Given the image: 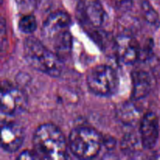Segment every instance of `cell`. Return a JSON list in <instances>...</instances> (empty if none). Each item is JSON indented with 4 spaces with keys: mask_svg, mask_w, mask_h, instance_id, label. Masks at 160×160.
<instances>
[{
    "mask_svg": "<svg viewBox=\"0 0 160 160\" xmlns=\"http://www.w3.org/2000/svg\"><path fill=\"white\" fill-rule=\"evenodd\" d=\"M37 20L31 14H25L19 20L18 27L20 31L24 34H31L37 29Z\"/></svg>",
    "mask_w": 160,
    "mask_h": 160,
    "instance_id": "4fadbf2b",
    "label": "cell"
},
{
    "mask_svg": "<svg viewBox=\"0 0 160 160\" xmlns=\"http://www.w3.org/2000/svg\"><path fill=\"white\" fill-rule=\"evenodd\" d=\"M76 12L80 22L92 28L102 27L106 17L100 0H78Z\"/></svg>",
    "mask_w": 160,
    "mask_h": 160,
    "instance_id": "8992f818",
    "label": "cell"
},
{
    "mask_svg": "<svg viewBox=\"0 0 160 160\" xmlns=\"http://www.w3.org/2000/svg\"><path fill=\"white\" fill-rule=\"evenodd\" d=\"M119 77L117 71L108 65H98L92 68L87 75L89 90L98 96H111L119 87Z\"/></svg>",
    "mask_w": 160,
    "mask_h": 160,
    "instance_id": "5b68a950",
    "label": "cell"
},
{
    "mask_svg": "<svg viewBox=\"0 0 160 160\" xmlns=\"http://www.w3.org/2000/svg\"><path fill=\"white\" fill-rule=\"evenodd\" d=\"M34 151L41 159H65L69 148L65 136L52 123H44L35 130L33 135Z\"/></svg>",
    "mask_w": 160,
    "mask_h": 160,
    "instance_id": "3957f363",
    "label": "cell"
},
{
    "mask_svg": "<svg viewBox=\"0 0 160 160\" xmlns=\"http://www.w3.org/2000/svg\"><path fill=\"white\" fill-rule=\"evenodd\" d=\"M70 26L71 18L62 11L50 14L42 25V36L45 45L62 60L68 56L72 48Z\"/></svg>",
    "mask_w": 160,
    "mask_h": 160,
    "instance_id": "6da1fadb",
    "label": "cell"
},
{
    "mask_svg": "<svg viewBox=\"0 0 160 160\" xmlns=\"http://www.w3.org/2000/svg\"><path fill=\"white\" fill-rule=\"evenodd\" d=\"M112 6L117 10L126 12L130 10L133 6V0H110Z\"/></svg>",
    "mask_w": 160,
    "mask_h": 160,
    "instance_id": "5bb4252c",
    "label": "cell"
},
{
    "mask_svg": "<svg viewBox=\"0 0 160 160\" xmlns=\"http://www.w3.org/2000/svg\"><path fill=\"white\" fill-rule=\"evenodd\" d=\"M23 56L28 65L48 76L57 78L63 69L62 59L45 44L34 37H28L23 42Z\"/></svg>",
    "mask_w": 160,
    "mask_h": 160,
    "instance_id": "7a4b0ae2",
    "label": "cell"
},
{
    "mask_svg": "<svg viewBox=\"0 0 160 160\" xmlns=\"http://www.w3.org/2000/svg\"><path fill=\"white\" fill-rule=\"evenodd\" d=\"M116 52L119 60L124 64H133L137 62L141 55L138 41L131 35L121 34L115 42Z\"/></svg>",
    "mask_w": 160,
    "mask_h": 160,
    "instance_id": "ba28073f",
    "label": "cell"
},
{
    "mask_svg": "<svg viewBox=\"0 0 160 160\" xmlns=\"http://www.w3.org/2000/svg\"><path fill=\"white\" fill-rule=\"evenodd\" d=\"M25 138L23 128L16 123H6L2 125L1 146L7 152H15L22 146Z\"/></svg>",
    "mask_w": 160,
    "mask_h": 160,
    "instance_id": "30bf717a",
    "label": "cell"
},
{
    "mask_svg": "<svg viewBox=\"0 0 160 160\" xmlns=\"http://www.w3.org/2000/svg\"><path fill=\"white\" fill-rule=\"evenodd\" d=\"M41 159L38 153L35 151H31V150H26L23 151L17 156V159Z\"/></svg>",
    "mask_w": 160,
    "mask_h": 160,
    "instance_id": "2e32d148",
    "label": "cell"
},
{
    "mask_svg": "<svg viewBox=\"0 0 160 160\" xmlns=\"http://www.w3.org/2000/svg\"><path fill=\"white\" fill-rule=\"evenodd\" d=\"M142 11L145 21L151 26L157 28L160 25V18L156 9L148 1H143L142 3Z\"/></svg>",
    "mask_w": 160,
    "mask_h": 160,
    "instance_id": "7c38bea8",
    "label": "cell"
},
{
    "mask_svg": "<svg viewBox=\"0 0 160 160\" xmlns=\"http://www.w3.org/2000/svg\"><path fill=\"white\" fill-rule=\"evenodd\" d=\"M159 120L154 112H148L140 121V139L145 149L154 148L159 138Z\"/></svg>",
    "mask_w": 160,
    "mask_h": 160,
    "instance_id": "9c48e42d",
    "label": "cell"
},
{
    "mask_svg": "<svg viewBox=\"0 0 160 160\" xmlns=\"http://www.w3.org/2000/svg\"><path fill=\"white\" fill-rule=\"evenodd\" d=\"M102 138L96 130L88 127L73 128L69 135L68 145L73 156L89 159L97 156L101 150Z\"/></svg>",
    "mask_w": 160,
    "mask_h": 160,
    "instance_id": "277c9868",
    "label": "cell"
},
{
    "mask_svg": "<svg viewBox=\"0 0 160 160\" xmlns=\"http://www.w3.org/2000/svg\"><path fill=\"white\" fill-rule=\"evenodd\" d=\"M132 78V95L134 100L145 98L151 91L152 81L148 73L143 70H136L131 74Z\"/></svg>",
    "mask_w": 160,
    "mask_h": 160,
    "instance_id": "8fae6325",
    "label": "cell"
},
{
    "mask_svg": "<svg viewBox=\"0 0 160 160\" xmlns=\"http://www.w3.org/2000/svg\"><path fill=\"white\" fill-rule=\"evenodd\" d=\"M27 98L24 93L13 87L2 86L1 92L2 114L12 117L21 113L27 107Z\"/></svg>",
    "mask_w": 160,
    "mask_h": 160,
    "instance_id": "52a82bcc",
    "label": "cell"
},
{
    "mask_svg": "<svg viewBox=\"0 0 160 160\" xmlns=\"http://www.w3.org/2000/svg\"><path fill=\"white\" fill-rule=\"evenodd\" d=\"M17 3L20 10L24 12L25 14H28L34 8L35 0H17Z\"/></svg>",
    "mask_w": 160,
    "mask_h": 160,
    "instance_id": "9a60e30c",
    "label": "cell"
}]
</instances>
